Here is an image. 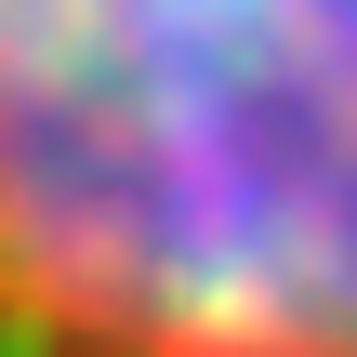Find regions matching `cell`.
<instances>
[{
    "label": "cell",
    "instance_id": "obj_1",
    "mask_svg": "<svg viewBox=\"0 0 357 357\" xmlns=\"http://www.w3.org/2000/svg\"><path fill=\"white\" fill-rule=\"evenodd\" d=\"M0 357H357V0H0Z\"/></svg>",
    "mask_w": 357,
    "mask_h": 357
}]
</instances>
